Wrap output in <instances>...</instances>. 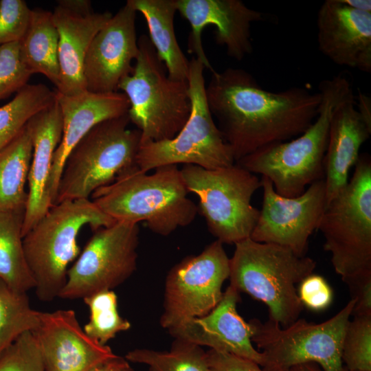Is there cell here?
Listing matches in <instances>:
<instances>
[{"label":"cell","mask_w":371,"mask_h":371,"mask_svg":"<svg viewBox=\"0 0 371 371\" xmlns=\"http://www.w3.org/2000/svg\"><path fill=\"white\" fill-rule=\"evenodd\" d=\"M34 333L45 371H92L117 356L89 337L71 309L41 312V324Z\"/></svg>","instance_id":"17"},{"label":"cell","mask_w":371,"mask_h":371,"mask_svg":"<svg viewBox=\"0 0 371 371\" xmlns=\"http://www.w3.org/2000/svg\"><path fill=\"white\" fill-rule=\"evenodd\" d=\"M181 172L188 192L196 194L207 229L223 244L250 238L260 210L251 204L260 179L236 163L216 169L186 164Z\"/></svg>","instance_id":"10"},{"label":"cell","mask_w":371,"mask_h":371,"mask_svg":"<svg viewBox=\"0 0 371 371\" xmlns=\"http://www.w3.org/2000/svg\"><path fill=\"white\" fill-rule=\"evenodd\" d=\"M318 88L319 113L304 133L262 147L236 162L269 179L275 191L285 197L298 196L307 186L324 179V157L331 117L340 104L355 97L352 81L341 73L322 80Z\"/></svg>","instance_id":"3"},{"label":"cell","mask_w":371,"mask_h":371,"mask_svg":"<svg viewBox=\"0 0 371 371\" xmlns=\"http://www.w3.org/2000/svg\"><path fill=\"white\" fill-rule=\"evenodd\" d=\"M130 366L124 357L117 356L115 358L98 366L92 371H124Z\"/></svg>","instance_id":"40"},{"label":"cell","mask_w":371,"mask_h":371,"mask_svg":"<svg viewBox=\"0 0 371 371\" xmlns=\"http://www.w3.org/2000/svg\"><path fill=\"white\" fill-rule=\"evenodd\" d=\"M297 293L302 306L314 311L327 308L333 297V290L325 278L313 273L300 283Z\"/></svg>","instance_id":"36"},{"label":"cell","mask_w":371,"mask_h":371,"mask_svg":"<svg viewBox=\"0 0 371 371\" xmlns=\"http://www.w3.org/2000/svg\"><path fill=\"white\" fill-rule=\"evenodd\" d=\"M32 75L21 60L19 42L0 47V100L18 92Z\"/></svg>","instance_id":"34"},{"label":"cell","mask_w":371,"mask_h":371,"mask_svg":"<svg viewBox=\"0 0 371 371\" xmlns=\"http://www.w3.org/2000/svg\"><path fill=\"white\" fill-rule=\"evenodd\" d=\"M315 267L313 258L299 256L288 247L249 238L235 244L229 284L265 304L269 319L284 328L299 319L303 306L296 285Z\"/></svg>","instance_id":"4"},{"label":"cell","mask_w":371,"mask_h":371,"mask_svg":"<svg viewBox=\"0 0 371 371\" xmlns=\"http://www.w3.org/2000/svg\"><path fill=\"white\" fill-rule=\"evenodd\" d=\"M240 293L229 285L216 306L205 316L194 318L168 331L175 339L208 346L210 349L251 360L260 366L262 354L253 346L254 326L238 313Z\"/></svg>","instance_id":"20"},{"label":"cell","mask_w":371,"mask_h":371,"mask_svg":"<svg viewBox=\"0 0 371 371\" xmlns=\"http://www.w3.org/2000/svg\"><path fill=\"white\" fill-rule=\"evenodd\" d=\"M154 170L148 174L137 165L130 167L97 189L91 201L114 221H144L160 236L191 224L199 210L188 196L181 170L177 165H166Z\"/></svg>","instance_id":"2"},{"label":"cell","mask_w":371,"mask_h":371,"mask_svg":"<svg viewBox=\"0 0 371 371\" xmlns=\"http://www.w3.org/2000/svg\"><path fill=\"white\" fill-rule=\"evenodd\" d=\"M0 371H45L34 333L27 332L21 335L0 356Z\"/></svg>","instance_id":"33"},{"label":"cell","mask_w":371,"mask_h":371,"mask_svg":"<svg viewBox=\"0 0 371 371\" xmlns=\"http://www.w3.org/2000/svg\"><path fill=\"white\" fill-rule=\"evenodd\" d=\"M19 54L22 63L32 74H41L58 87V34L52 12L41 9L31 10L27 30L19 41Z\"/></svg>","instance_id":"25"},{"label":"cell","mask_w":371,"mask_h":371,"mask_svg":"<svg viewBox=\"0 0 371 371\" xmlns=\"http://www.w3.org/2000/svg\"><path fill=\"white\" fill-rule=\"evenodd\" d=\"M189 69L188 82L192 102L189 118L173 138L140 145L136 164L144 172L179 164L216 169L236 163L207 103L203 75L205 68L193 57Z\"/></svg>","instance_id":"11"},{"label":"cell","mask_w":371,"mask_h":371,"mask_svg":"<svg viewBox=\"0 0 371 371\" xmlns=\"http://www.w3.org/2000/svg\"><path fill=\"white\" fill-rule=\"evenodd\" d=\"M350 371H371V315H356L347 326L341 352Z\"/></svg>","instance_id":"32"},{"label":"cell","mask_w":371,"mask_h":371,"mask_svg":"<svg viewBox=\"0 0 371 371\" xmlns=\"http://www.w3.org/2000/svg\"><path fill=\"white\" fill-rule=\"evenodd\" d=\"M321 53L335 64L371 72V12L326 0L317 16Z\"/></svg>","instance_id":"19"},{"label":"cell","mask_w":371,"mask_h":371,"mask_svg":"<svg viewBox=\"0 0 371 371\" xmlns=\"http://www.w3.org/2000/svg\"><path fill=\"white\" fill-rule=\"evenodd\" d=\"M32 142L27 124L0 150V212L24 211L25 184L32 155Z\"/></svg>","instance_id":"26"},{"label":"cell","mask_w":371,"mask_h":371,"mask_svg":"<svg viewBox=\"0 0 371 371\" xmlns=\"http://www.w3.org/2000/svg\"><path fill=\"white\" fill-rule=\"evenodd\" d=\"M355 305L350 299L336 315L321 322L297 319L286 327L268 320H250L251 337L262 354L265 371H290L297 365L315 363L322 371H344L342 345L350 317Z\"/></svg>","instance_id":"9"},{"label":"cell","mask_w":371,"mask_h":371,"mask_svg":"<svg viewBox=\"0 0 371 371\" xmlns=\"http://www.w3.org/2000/svg\"><path fill=\"white\" fill-rule=\"evenodd\" d=\"M24 211L0 212V279L12 289L27 293L34 288L23 250Z\"/></svg>","instance_id":"27"},{"label":"cell","mask_w":371,"mask_h":371,"mask_svg":"<svg viewBox=\"0 0 371 371\" xmlns=\"http://www.w3.org/2000/svg\"><path fill=\"white\" fill-rule=\"evenodd\" d=\"M90 312L89 320L84 326L85 333L102 345L115 335L130 329L131 323L117 311V297L112 290L102 291L83 299Z\"/></svg>","instance_id":"31"},{"label":"cell","mask_w":371,"mask_h":371,"mask_svg":"<svg viewBox=\"0 0 371 371\" xmlns=\"http://www.w3.org/2000/svg\"><path fill=\"white\" fill-rule=\"evenodd\" d=\"M370 135L371 128L356 108L355 97L337 106L330 120L324 157L326 205L347 185L349 171Z\"/></svg>","instance_id":"23"},{"label":"cell","mask_w":371,"mask_h":371,"mask_svg":"<svg viewBox=\"0 0 371 371\" xmlns=\"http://www.w3.org/2000/svg\"><path fill=\"white\" fill-rule=\"evenodd\" d=\"M56 91L43 84L26 85L0 107V150L8 145L37 113L56 100Z\"/></svg>","instance_id":"28"},{"label":"cell","mask_w":371,"mask_h":371,"mask_svg":"<svg viewBox=\"0 0 371 371\" xmlns=\"http://www.w3.org/2000/svg\"><path fill=\"white\" fill-rule=\"evenodd\" d=\"M126 3L144 17L149 39L170 78L188 81L190 61L178 44L174 28L176 0H128Z\"/></svg>","instance_id":"24"},{"label":"cell","mask_w":371,"mask_h":371,"mask_svg":"<svg viewBox=\"0 0 371 371\" xmlns=\"http://www.w3.org/2000/svg\"><path fill=\"white\" fill-rule=\"evenodd\" d=\"M27 126L33 148L27 177L23 238L52 207L49 183L54 155L63 134V117L56 97L54 103L34 115Z\"/></svg>","instance_id":"22"},{"label":"cell","mask_w":371,"mask_h":371,"mask_svg":"<svg viewBox=\"0 0 371 371\" xmlns=\"http://www.w3.org/2000/svg\"><path fill=\"white\" fill-rule=\"evenodd\" d=\"M317 229L342 280L371 271V158L359 155L352 178L326 205Z\"/></svg>","instance_id":"8"},{"label":"cell","mask_w":371,"mask_h":371,"mask_svg":"<svg viewBox=\"0 0 371 371\" xmlns=\"http://www.w3.org/2000/svg\"><path fill=\"white\" fill-rule=\"evenodd\" d=\"M124 358L147 366L149 371H211L201 346L179 339H175L169 351L136 348Z\"/></svg>","instance_id":"30"},{"label":"cell","mask_w":371,"mask_h":371,"mask_svg":"<svg viewBox=\"0 0 371 371\" xmlns=\"http://www.w3.org/2000/svg\"><path fill=\"white\" fill-rule=\"evenodd\" d=\"M348 6L366 12H371L370 0H342Z\"/></svg>","instance_id":"41"},{"label":"cell","mask_w":371,"mask_h":371,"mask_svg":"<svg viewBox=\"0 0 371 371\" xmlns=\"http://www.w3.org/2000/svg\"><path fill=\"white\" fill-rule=\"evenodd\" d=\"M290 371H322L315 363H306L293 367Z\"/></svg>","instance_id":"42"},{"label":"cell","mask_w":371,"mask_h":371,"mask_svg":"<svg viewBox=\"0 0 371 371\" xmlns=\"http://www.w3.org/2000/svg\"><path fill=\"white\" fill-rule=\"evenodd\" d=\"M260 181L262 208L250 238L282 245L305 256L309 238L317 229L326 205L324 179L313 182L295 197L278 194L265 177Z\"/></svg>","instance_id":"14"},{"label":"cell","mask_w":371,"mask_h":371,"mask_svg":"<svg viewBox=\"0 0 371 371\" xmlns=\"http://www.w3.org/2000/svg\"><path fill=\"white\" fill-rule=\"evenodd\" d=\"M358 93L357 109L366 124L371 128V98L360 90Z\"/></svg>","instance_id":"39"},{"label":"cell","mask_w":371,"mask_h":371,"mask_svg":"<svg viewBox=\"0 0 371 371\" xmlns=\"http://www.w3.org/2000/svg\"><path fill=\"white\" fill-rule=\"evenodd\" d=\"M206 354L211 371H265L256 363L232 354L211 349Z\"/></svg>","instance_id":"38"},{"label":"cell","mask_w":371,"mask_h":371,"mask_svg":"<svg viewBox=\"0 0 371 371\" xmlns=\"http://www.w3.org/2000/svg\"><path fill=\"white\" fill-rule=\"evenodd\" d=\"M136 13L126 3L93 38L84 62L86 90L117 91L122 80L132 73V63L139 54Z\"/></svg>","instance_id":"16"},{"label":"cell","mask_w":371,"mask_h":371,"mask_svg":"<svg viewBox=\"0 0 371 371\" xmlns=\"http://www.w3.org/2000/svg\"><path fill=\"white\" fill-rule=\"evenodd\" d=\"M205 97L236 162L301 135L315 121L321 104L319 91L292 87L272 92L245 69L232 67L212 73Z\"/></svg>","instance_id":"1"},{"label":"cell","mask_w":371,"mask_h":371,"mask_svg":"<svg viewBox=\"0 0 371 371\" xmlns=\"http://www.w3.org/2000/svg\"><path fill=\"white\" fill-rule=\"evenodd\" d=\"M344 371H350V370H348L347 369H346V368H344Z\"/></svg>","instance_id":"44"},{"label":"cell","mask_w":371,"mask_h":371,"mask_svg":"<svg viewBox=\"0 0 371 371\" xmlns=\"http://www.w3.org/2000/svg\"><path fill=\"white\" fill-rule=\"evenodd\" d=\"M124 371H134V370L131 368V366H129Z\"/></svg>","instance_id":"43"},{"label":"cell","mask_w":371,"mask_h":371,"mask_svg":"<svg viewBox=\"0 0 371 371\" xmlns=\"http://www.w3.org/2000/svg\"><path fill=\"white\" fill-rule=\"evenodd\" d=\"M56 93L63 117V134L53 158L49 183L52 205L65 161L80 140L96 124L128 113L130 102L122 92L94 93L84 90L74 95Z\"/></svg>","instance_id":"21"},{"label":"cell","mask_w":371,"mask_h":371,"mask_svg":"<svg viewBox=\"0 0 371 371\" xmlns=\"http://www.w3.org/2000/svg\"><path fill=\"white\" fill-rule=\"evenodd\" d=\"M139 234L138 224L125 221L94 231L68 269L58 297L83 300L124 283L137 269Z\"/></svg>","instance_id":"12"},{"label":"cell","mask_w":371,"mask_h":371,"mask_svg":"<svg viewBox=\"0 0 371 371\" xmlns=\"http://www.w3.org/2000/svg\"><path fill=\"white\" fill-rule=\"evenodd\" d=\"M348 286L351 299L355 300L352 314L371 315V271H366L343 280Z\"/></svg>","instance_id":"37"},{"label":"cell","mask_w":371,"mask_h":371,"mask_svg":"<svg viewBox=\"0 0 371 371\" xmlns=\"http://www.w3.org/2000/svg\"><path fill=\"white\" fill-rule=\"evenodd\" d=\"M58 34L60 85L56 91L71 95L85 89L84 62L97 33L111 18V12H94L89 1H59L52 12Z\"/></svg>","instance_id":"18"},{"label":"cell","mask_w":371,"mask_h":371,"mask_svg":"<svg viewBox=\"0 0 371 371\" xmlns=\"http://www.w3.org/2000/svg\"><path fill=\"white\" fill-rule=\"evenodd\" d=\"M128 114L94 126L68 155L53 205L89 199L126 169L137 165L141 132L130 129Z\"/></svg>","instance_id":"7"},{"label":"cell","mask_w":371,"mask_h":371,"mask_svg":"<svg viewBox=\"0 0 371 371\" xmlns=\"http://www.w3.org/2000/svg\"><path fill=\"white\" fill-rule=\"evenodd\" d=\"M229 259L223 244L216 240L200 254L187 256L171 268L165 282L162 328L169 331L216 306L229 276Z\"/></svg>","instance_id":"13"},{"label":"cell","mask_w":371,"mask_h":371,"mask_svg":"<svg viewBox=\"0 0 371 371\" xmlns=\"http://www.w3.org/2000/svg\"><path fill=\"white\" fill-rule=\"evenodd\" d=\"M31 10L23 0L0 1V47L21 41L27 30Z\"/></svg>","instance_id":"35"},{"label":"cell","mask_w":371,"mask_h":371,"mask_svg":"<svg viewBox=\"0 0 371 371\" xmlns=\"http://www.w3.org/2000/svg\"><path fill=\"white\" fill-rule=\"evenodd\" d=\"M114 222L89 199L64 201L49 208L23 238L34 289L41 301L58 297L68 265L80 253L77 237L82 228L89 225L95 231Z\"/></svg>","instance_id":"5"},{"label":"cell","mask_w":371,"mask_h":371,"mask_svg":"<svg viewBox=\"0 0 371 371\" xmlns=\"http://www.w3.org/2000/svg\"><path fill=\"white\" fill-rule=\"evenodd\" d=\"M177 12L190 24L189 53L194 54L205 69L215 71L205 55L202 32L208 25L216 27V43L225 47L227 55L242 60L252 53V23L264 21L265 14L249 8L241 0H176Z\"/></svg>","instance_id":"15"},{"label":"cell","mask_w":371,"mask_h":371,"mask_svg":"<svg viewBox=\"0 0 371 371\" xmlns=\"http://www.w3.org/2000/svg\"><path fill=\"white\" fill-rule=\"evenodd\" d=\"M41 311L33 309L27 293L12 289L0 279V356L23 334L36 332Z\"/></svg>","instance_id":"29"},{"label":"cell","mask_w":371,"mask_h":371,"mask_svg":"<svg viewBox=\"0 0 371 371\" xmlns=\"http://www.w3.org/2000/svg\"><path fill=\"white\" fill-rule=\"evenodd\" d=\"M139 54L131 74L118 85L128 98L131 122L141 132V144L173 138L192 109L188 81L172 79L149 37L137 40Z\"/></svg>","instance_id":"6"}]
</instances>
